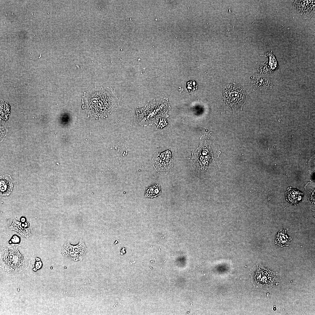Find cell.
I'll return each instance as SVG.
<instances>
[{"instance_id":"cell-1","label":"cell","mask_w":315,"mask_h":315,"mask_svg":"<svg viewBox=\"0 0 315 315\" xmlns=\"http://www.w3.org/2000/svg\"><path fill=\"white\" fill-rule=\"evenodd\" d=\"M219 155L212 147L200 145L192 153V167L194 176L206 179L216 175L220 168Z\"/></svg>"},{"instance_id":"cell-2","label":"cell","mask_w":315,"mask_h":315,"mask_svg":"<svg viewBox=\"0 0 315 315\" xmlns=\"http://www.w3.org/2000/svg\"><path fill=\"white\" fill-rule=\"evenodd\" d=\"M88 103L90 110L100 115L105 114L119 104V100L113 90L101 87L90 94Z\"/></svg>"},{"instance_id":"cell-3","label":"cell","mask_w":315,"mask_h":315,"mask_svg":"<svg viewBox=\"0 0 315 315\" xmlns=\"http://www.w3.org/2000/svg\"><path fill=\"white\" fill-rule=\"evenodd\" d=\"M0 255V267L8 273L19 272L30 266L26 255H22L14 246L4 247Z\"/></svg>"},{"instance_id":"cell-4","label":"cell","mask_w":315,"mask_h":315,"mask_svg":"<svg viewBox=\"0 0 315 315\" xmlns=\"http://www.w3.org/2000/svg\"><path fill=\"white\" fill-rule=\"evenodd\" d=\"M257 268L254 273L253 281L257 287L269 289L279 281L277 272L272 271L262 265Z\"/></svg>"},{"instance_id":"cell-5","label":"cell","mask_w":315,"mask_h":315,"mask_svg":"<svg viewBox=\"0 0 315 315\" xmlns=\"http://www.w3.org/2000/svg\"><path fill=\"white\" fill-rule=\"evenodd\" d=\"M246 95V92L243 88L236 84H232L225 88L224 99L229 106L235 108L241 106Z\"/></svg>"},{"instance_id":"cell-6","label":"cell","mask_w":315,"mask_h":315,"mask_svg":"<svg viewBox=\"0 0 315 315\" xmlns=\"http://www.w3.org/2000/svg\"><path fill=\"white\" fill-rule=\"evenodd\" d=\"M173 159L171 152L167 150L161 153L156 152L152 159L153 165L158 173L167 174L172 169Z\"/></svg>"},{"instance_id":"cell-7","label":"cell","mask_w":315,"mask_h":315,"mask_svg":"<svg viewBox=\"0 0 315 315\" xmlns=\"http://www.w3.org/2000/svg\"><path fill=\"white\" fill-rule=\"evenodd\" d=\"M87 248L84 242L80 239L76 245H71L69 243L65 244L62 246V254L75 261H81L86 253Z\"/></svg>"},{"instance_id":"cell-8","label":"cell","mask_w":315,"mask_h":315,"mask_svg":"<svg viewBox=\"0 0 315 315\" xmlns=\"http://www.w3.org/2000/svg\"><path fill=\"white\" fill-rule=\"evenodd\" d=\"M29 226V223L27 221L21 222L14 220L9 227L11 230L17 232L22 237L28 238L32 235Z\"/></svg>"},{"instance_id":"cell-9","label":"cell","mask_w":315,"mask_h":315,"mask_svg":"<svg viewBox=\"0 0 315 315\" xmlns=\"http://www.w3.org/2000/svg\"><path fill=\"white\" fill-rule=\"evenodd\" d=\"M285 193L286 200L292 205H296L302 200L303 197L301 192L291 187L288 188Z\"/></svg>"},{"instance_id":"cell-10","label":"cell","mask_w":315,"mask_h":315,"mask_svg":"<svg viewBox=\"0 0 315 315\" xmlns=\"http://www.w3.org/2000/svg\"><path fill=\"white\" fill-rule=\"evenodd\" d=\"M13 186V180L10 175L6 174L0 177L1 195L3 196L9 195Z\"/></svg>"},{"instance_id":"cell-11","label":"cell","mask_w":315,"mask_h":315,"mask_svg":"<svg viewBox=\"0 0 315 315\" xmlns=\"http://www.w3.org/2000/svg\"><path fill=\"white\" fill-rule=\"evenodd\" d=\"M288 229L285 230L280 231L276 235L275 242V244L281 247L284 246H288L290 241L292 239L291 237L288 236L287 234Z\"/></svg>"},{"instance_id":"cell-12","label":"cell","mask_w":315,"mask_h":315,"mask_svg":"<svg viewBox=\"0 0 315 315\" xmlns=\"http://www.w3.org/2000/svg\"><path fill=\"white\" fill-rule=\"evenodd\" d=\"M161 193V188L159 184H153L146 188L145 196L149 198H153L159 195Z\"/></svg>"},{"instance_id":"cell-13","label":"cell","mask_w":315,"mask_h":315,"mask_svg":"<svg viewBox=\"0 0 315 315\" xmlns=\"http://www.w3.org/2000/svg\"><path fill=\"white\" fill-rule=\"evenodd\" d=\"M186 88L189 92L195 91L197 88V83L194 80L189 81L187 83Z\"/></svg>"},{"instance_id":"cell-14","label":"cell","mask_w":315,"mask_h":315,"mask_svg":"<svg viewBox=\"0 0 315 315\" xmlns=\"http://www.w3.org/2000/svg\"><path fill=\"white\" fill-rule=\"evenodd\" d=\"M21 221H22V222H24L25 221V218H22L21 219Z\"/></svg>"}]
</instances>
